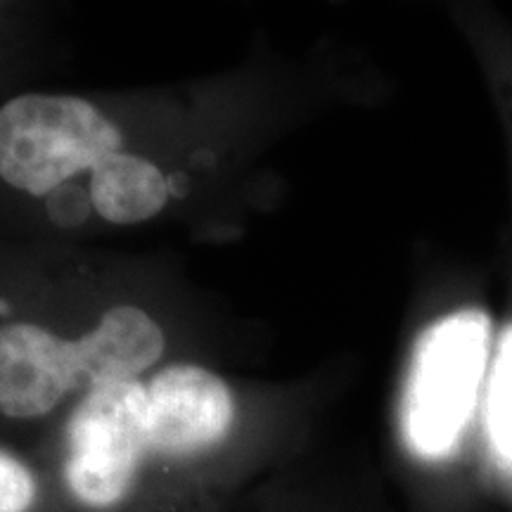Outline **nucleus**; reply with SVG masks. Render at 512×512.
I'll return each instance as SVG.
<instances>
[{
	"label": "nucleus",
	"instance_id": "1",
	"mask_svg": "<svg viewBox=\"0 0 512 512\" xmlns=\"http://www.w3.org/2000/svg\"><path fill=\"white\" fill-rule=\"evenodd\" d=\"M489 339L482 309L448 313L418 337L401 396V432L415 456L437 460L456 451L475 413Z\"/></svg>",
	"mask_w": 512,
	"mask_h": 512
},
{
	"label": "nucleus",
	"instance_id": "2",
	"mask_svg": "<svg viewBox=\"0 0 512 512\" xmlns=\"http://www.w3.org/2000/svg\"><path fill=\"white\" fill-rule=\"evenodd\" d=\"M121 145L117 124L74 95L24 93L0 105V181L29 197L46 200Z\"/></svg>",
	"mask_w": 512,
	"mask_h": 512
},
{
	"label": "nucleus",
	"instance_id": "3",
	"mask_svg": "<svg viewBox=\"0 0 512 512\" xmlns=\"http://www.w3.org/2000/svg\"><path fill=\"white\" fill-rule=\"evenodd\" d=\"M147 439V387L140 380L88 389L67 425L64 479L88 508H112L136 482Z\"/></svg>",
	"mask_w": 512,
	"mask_h": 512
},
{
	"label": "nucleus",
	"instance_id": "4",
	"mask_svg": "<svg viewBox=\"0 0 512 512\" xmlns=\"http://www.w3.org/2000/svg\"><path fill=\"white\" fill-rule=\"evenodd\" d=\"M86 389L76 339L29 320L0 323V415L36 420L53 413L64 396Z\"/></svg>",
	"mask_w": 512,
	"mask_h": 512
},
{
	"label": "nucleus",
	"instance_id": "5",
	"mask_svg": "<svg viewBox=\"0 0 512 512\" xmlns=\"http://www.w3.org/2000/svg\"><path fill=\"white\" fill-rule=\"evenodd\" d=\"M233 420V394L207 368L176 363L159 370L147 384V439L152 453L195 456L226 439Z\"/></svg>",
	"mask_w": 512,
	"mask_h": 512
},
{
	"label": "nucleus",
	"instance_id": "6",
	"mask_svg": "<svg viewBox=\"0 0 512 512\" xmlns=\"http://www.w3.org/2000/svg\"><path fill=\"white\" fill-rule=\"evenodd\" d=\"M76 342L83 356L86 392L102 384L138 380L166 349L164 330L157 320L138 306L126 304L102 313L100 323Z\"/></svg>",
	"mask_w": 512,
	"mask_h": 512
},
{
	"label": "nucleus",
	"instance_id": "7",
	"mask_svg": "<svg viewBox=\"0 0 512 512\" xmlns=\"http://www.w3.org/2000/svg\"><path fill=\"white\" fill-rule=\"evenodd\" d=\"M93 209L114 226H136L155 219L169 202V181L157 164L131 152H112L91 171Z\"/></svg>",
	"mask_w": 512,
	"mask_h": 512
},
{
	"label": "nucleus",
	"instance_id": "8",
	"mask_svg": "<svg viewBox=\"0 0 512 512\" xmlns=\"http://www.w3.org/2000/svg\"><path fill=\"white\" fill-rule=\"evenodd\" d=\"M484 420L491 448L501 458V463L512 467V328L505 330L498 344Z\"/></svg>",
	"mask_w": 512,
	"mask_h": 512
},
{
	"label": "nucleus",
	"instance_id": "9",
	"mask_svg": "<svg viewBox=\"0 0 512 512\" xmlns=\"http://www.w3.org/2000/svg\"><path fill=\"white\" fill-rule=\"evenodd\" d=\"M36 494L38 484L29 465L0 448V512H29Z\"/></svg>",
	"mask_w": 512,
	"mask_h": 512
},
{
	"label": "nucleus",
	"instance_id": "10",
	"mask_svg": "<svg viewBox=\"0 0 512 512\" xmlns=\"http://www.w3.org/2000/svg\"><path fill=\"white\" fill-rule=\"evenodd\" d=\"M46 211L50 221L60 228H79L88 221L93 209L91 192L79 183H64L46 197Z\"/></svg>",
	"mask_w": 512,
	"mask_h": 512
}]
</instances>
